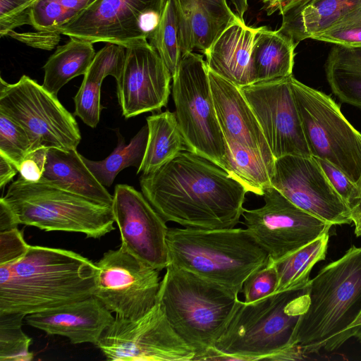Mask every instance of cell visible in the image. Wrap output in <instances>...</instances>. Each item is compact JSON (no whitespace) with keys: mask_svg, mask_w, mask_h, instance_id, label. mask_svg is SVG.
<instances>
[{"mask_svg":"<svg viewBox=\"0 0 361 361\" xmlns=\"http://www.w3.org/2000/svg\"><path fill=\"white\" fill-rule=\"evenodd\" d=\"M140 184L166 222L197 229L234 228L247 192L224 169L188 149L154 172L142 174Z\"/></svg>","mask_w":361,"mask_h":361,"instance_id":"cell-1","label":"cell"},{"mask_svg":"<svg viewBox=\"0 0 361 361\" xmlns=\"http://www.w3.org/2000/svg\"><path fill=\"white\" fill-rule=\"evenodd\" d=\"M97 266L71 250L30 245L0 265V314L25 315L93 295Z\"/></svg>","mask_w":361,"mask_h":361,"instance_id":"cell-2","label":"cell"},{"mask_svg":"<svg viewBox=\"0 0 361 361\" xmlns=\"http://www.w3.org/2000/svg\"><path fill=\"white\" fill-rule=\"evenodd\" d=\"M360 316L361 247L352 245L310 279L290 348H297L305 359L322 349L329 352L335 340Z\"/></svg>","mask_w":361,"mask_h":361,"instance_id":"cell-3","label":"cell"},{"mask_svg":"<svg viewBox=\"0 0 361 361\" xmlns=\"http://www.w3.org/2000/svg\"><path fill=\"white\" fill-rule=\"evenodd\" d=\"M305 300L306 288L240 300L207 360H299L290 340Z\"/></svg>","mask_w":361,"mask_h":361,"instance_id":"cell-4","label":"cell"},{"mask_svg":"<svg viewBox=\"0 0 361 361\" xmlns=\"http://www.w3.org/2000/svg\"><path fill=\"white\" fill-rule=\"evenodd\" d=\"M161 280L157 302L178 336L204 360L224 332L238 294L189 271L169 264Z\"/></svg>","mask_w":361,"mask_h":361,"instance_id":"cell-5","label":"cell"},{"mask_svg":"<svg viewBox=\"0 0 361 361\" xmlns=\"http://www.w3.org/2000/svg\"><path fill=\"white\" fill-rule=\"evenodd\" d=\"M169 264L238 294L245 279L269 258L247 228H169Z\"/></svg>","mask_w":361,"mask_h":361,"instance_id":"cell-6","label":"cell"},{"mask_svg":"<svg viewBox=\"0 0 361 361\" xmlns=\"http://www.w3.org/2000/svg\"><path fill=\"white\" fill-rule=\"evenodd\" d=\"M20 224L46 231L81 233L99 238L114 230L111 207L42 181L18 178L2 196Z\"/></svg>","mask_w":361,"mask_h":361,"instance_id":"cell-7","label":"cell"},{"mask_svg":"<svg viewBox=\"0 0 361 361\" xmlns=\"http://www.w3.org/2000/svg\"><path fill=\"white\" fill-rule=\"evenodd\" d=\"M176 116L187 149L229 171L227 144L212 97L208 68L202 56L183 55L172 77Z\"/></svg>","mask_w":361,"mask_h":361,"instance_id":"cell-8","label":"cell"},{"mask_svg":"<svg viewBox=\"0 0 361 361\" xmlns=\"http://www.w3.org/2000/svg\"><path fill=\"white\" fill-rule=\"evenodd\" d=\"M290 82L311 156L329 161L360 188L361 133L329 95L293 75Z\"/></svg>","mask_w":361,"mask_h":361,"instance_id":"cell-9","label":"cell"},{"mask_svg":"<svg viewBox=\"0 0 361 361\" xmlns=\"http://www.w3.org/2000/svg\"><path fill=\"white\" fill-rule=\"evenodd\" d=\"M0 111L18 123L39 148L77 149L81 135L76 120L57 96L29 76L11 84L0 78ZM30 151V152H31Z\"/></svg>","mask_w":361,"mask_h":361,"instance_id":"cell-10","label":"cell"},{"mask_svg":"<svg viewBox=\"0 0 361 361\" xmlns=\"http://www.w3.org/2000/svg\"><path fill=\"white\" fill-rule=\"evenodd\" d=\"M168 1L94 0L59 31L92 44L128 47L151 38Z\"/></svg>","mask_w":361,"mask_h":361,"instance_id":"cell-11","label":"cell"},{"mask_svg":"<svg viewBox=\"0 0 361 361\" xmlns=\"http://www.w3.org/2000/svg\"><path fill=\"white\" fill-rule=\"evenodd\" d=\"M97 345L106 359L112 361H190L195 355L157 302L138 319L116 316Z\"/></svg>","mask_w":361,"mask_h":361,"instance_id":"cell-12","label":"cell"},{"mask_svg":"<svg viewBox=\"0 0 361 361\" xmlns=\"http://www.w3.org/2000/svg\"><path fill=\"white\" fill-rule=\"evenodd\" d=\"M95 264L93 296L116 316L136 319L157 303L161 282L159 271L122 245L106 252Z\"/></svg>","mask_w":361,"mask_h":361,"instance_id":"cell-13","label":"cell"},{"mask_svg":"<svg viewBox=\"0 0 361 361\" xmlns=\"http://www.w3.org/2000/svg\"><path fill=\"white\" fill-rule=\"evenodd\" d=\"M262 196L264 204L244 209L242 216L246 228L274 262L329 233L333 226L300 209L273 186Z\"/></svg>","mask_w":361,"mask_h":361,"instance_id":"cell-14","label":"cell"},{"mask_svg":"<svg viewBox=\"0 0 361 361\" xmlns=\"http://www.w3.org/2000/svg\"><path fill=\"white\" fill-rule=\"evenodd\" d=\"M271 183L294 204L333 226L353 223L351 209L312 156L276 159Z\"/></svg>","mask_w":361,"mask_h":361,"instance_id":"cell-15","label":"cell"},{"mask_svg":"<svg viewBox=\"0 0 361 361\" xmlns=\"http://www.w3.org/2000/svg\"><path fill=\"white\" fill-rule=\"evenodd\" d=\"M290 76L240 87L275 159L286 155L311 156L290 87Z\"/></svg>","mask_w":361,"mask_h":361,"instance_id":"cell-16","label":"cell"},{"mask_svg":"<svg viewBox=\"0 0 361 361\" xmlns=\"http://www.w3.org/2000/svg\"><path fill=\"white\" fill-rule=\"evenodd\" d=\"M111 208L121 233V245L159 271L166 269L169 228L142 192L131 185L118 184Z\"/></svg>","mask_w":361,"mask_h":361,"instance_id":"cell-17","label":"cell"},{"mask_svg":"<svg viewBox=\"0 0 361 361\" xmlns=\"http://www.w3.org/2000/svg\"><path fill=\"white\" fill-rule=\"evenodd\" d=\"M171 74L156 49L142 41L126 47L117 95L123 116L130 118L166 106Z\"/></svg>","mask_w":361,"mask_h":361,"instance_id":"cell-18","label":"cell"},{"mask_svg":"<svg viewBox=\"0 0 361 361\" xmlns=\"http://www.w3.org/2000/svg\"><path fill=\"white\" fill-rule=\"evenodd\" d=\"M219 123L226 142L259 152L274 166L275 158L262 129L240 87L208 69Z\"/></svg>","mask_w":361,"mask_h":361,"instance_id":"cell-19","label":"cell"},{"mask_svg":"<svg viewBox=\"0 0 361 361\" xmlns=\"http://www.w3.org/2000/svg\"><path fill=\"white\" fill-rule=\"evenodd\" d=\"M115 317L94 296L25 316L30 326L68 338L73 344H97Z\"/></svg>","mask_w":361,"mask_h":361,"instance_id":"cell-20","label":"cell"},{"mask_svg":"<svg viewBox=\"0 0 361 361\" xmlns=\"http://www.w3.org/2000/svg\"><path fill=\"white\" fill-rule=\"evenodd\" d=\"M279 31L295 44L361 18V0H293L279 9Z\"/></svg>","mask_w":361,"mask_h":361,"instance_id":"cell-21","label":"cell"},{"mask_svg":"<svg viewBox=\"0 0 361 361\" xmlns=\"http://www.w3.org/2000/svg\"><path fill=\"white\" fill-rule=\"evenodd\" d=\"M175 6L183 55L194 49L203 54L239 17L226 0H171Z\"/></svg>","mask_w":361,"mask_h":361,"instance_id":"cell-22","label":"cell"},{"mask_svg":"<svg viewBox=\"0 0 361 361\" xmlns=\"http://www.w3.org/2000/svg\"><path fill=\"white\" fill-rule=\"evenodd\" d=\"M257 27L240 17L228 25L204 53L209 70L238 87L254 83L252 51Z\"/></svg>","mask_w":361,"mask_h":361,"instance_id":"cell-23","label":"cell"},{"mask_svg":"<svg viewBox=\"0 0 361 361\" xmlns=\"http://www.w3.org/2000/svg\"><path fill=\"white\" fill-rule=\"evenodd\" d=\"M40 181L111 207V195L96 178L77 149H48L45 170Z\"/></svg>","mask_w":361,"mask_h":361,"instance_id":"cell-24","label":"cell"},{"mask_svg":"<svg viewBox=\"0 0 361 361\" xmlns=\"http://www.w3.org/2000/svg\"><path fill=\"white\" fill-rule=\"evenodd\" d=\"M297 45L279 30L257 27L252 51L254 83L292 75Z\"/></svg>","mask_w":361,"mask_h":361,"instance_id":"cell-25","label":"cell"},{"mask_svg":"<svg viewBox=\"0 0 361 361\" xmlns=\"http://www.w3.org/2000/svg\"><path fill=\"white\" fill-rule=\"evenodd\" d=\"M148 137L137 173L148 174L187 149L175 112L169 110L147 117Z\"/></svg>","mask_w":361,"mask_h":361,"instance_id":"cell-26","label":"cell"},{"mask_svg":"<svg viewBox=\"0 0 361 361\" xmlns=\"http://www.w3.org/2000/svg\"><path fill=\"white\" fill-rule=\"evenodd\" d=\"M325 72L335 96L343 103L361 109V45H334Z\"/></svg>","mask_w":361,"mask_h":361,"instance_id":"cell-27","label":"cell"},{"mask_svg":"<svg viewBox=\"0 0 361 361\" xmlns=\"http://www.w3.org/2000/svg\"><path fill=\"white\" fill-rule=\"evenodd\" d=\"M69 38L67 43L58 47L43 66L42 85L56 95L71 80L85 75L97 53L92 43Z\"/></svg>","mask_w":361,"mask_h":361,"instance_id":"cell-28","label":"cell"},{"mask_svg":"<svg viewBox=\"0 0 361 361\" xmlns=\"http://www.w3.org/2000/svg\"><path fill=\"white\" fill-rule=\"evenodd\" d=\"M329 238V233H324L295 252L275 262L278 283L274 293L307 288L313 267L326 257Z\"/></svg>","mask_w":361,"mask_h":361,"instance_id":"cell-29","label":"cell"},{"mask_svg":"<svg viewBox=\"0 0 361 361\" xmlns=\"http://www.w3.org/2000/svg\"><path fill=\"white\" fill-rule=\"evenodd\" d=\"M118 143L114 150L101 161L90 160L82 156L84 162L99 182L105 187L111 186L116 176L123 169L129 166H140L148 137L147 126H145L126 144L124 137L118 131Z\"/></svg>","mask_w":361,"mask_h":361,"instance_id":"cell-30","label":"cell"},{"mask_svg":"<svg viewBox=\"0 0 361 361\" xmlns=\"http://www.w3.org/2000/svg\"><path fill=\"white\" fill-rule=\"evenodd\" d=\"M228 149V173L242 184L247 192L262 196L271 186L274 166L258 152L235 142H226Z\"/></svg>","mask_w":361,"mask_h":361,"instance_id":"cell-31","label":"cell"},{"mask_svg":"<svg viewBox=\"0 0 361 361\" xmlns=\"http://www.w3.org/2000/svg\"><path fill=\"white\" fill-rule=\"evenodd\" d=\"M149 41L173 77L177 71L183 53L177 13L171 0L168 1L162 18Z\"/></svg>","mask_w":361,"mask_h":361,"instance_id":"cell-32","label":"cell"},{"mask_svg":"<svg viewBox=\"0 0 361 361\" xmlns=\"http://www.w3.org/2000/svg\"><path fill=\"white\" fill-rule=\"evenodd\" d=\"M21 313L0 314V361H30L34 355L29 351L31 338L23 331Z\"/></svg>","mask_w":361,"mask_h":361,"instance_id":"cell-33","label":"cell"},{"mask_svg":"<svg viewBox=\"0 0 361 361\" xmlns=\"http://www.w3.org/2000/svg\"><path fill=\"white\" fill-rule=\"evenodd\" d=\"M31 151V142L25 130L13 119L0 111V154L18 169Z\"/></svg>","mask_w":361,"mask_h":361,"instance_id":"cell-34","label":"cell"},{"mask_svg":"<svg viewBox=\"0 0 361 361\" xmlns=\"http://www.w3.org/2000/svg\"><path fill=\"white\" fill-rule=\"evenodd\" d=\"M126 56V47L107 43L99 49L84 77L102 84L108 75L113 76L116 83L122 75Z\"/></svg>","mask_w":361,"mask_h":361,"instance_id":"cell-35","label":"cell"},{"mask_svg":"<svg viewBox=\"0 0 361 361\" xmlns=\"http://www.w3.org/2000/svg\"><path fill=\"white\" fill-rule=\"evenodd\" d=\"M77 15L56 0H37L30 11L31 25L36 30L59 31Z\"/></svg>","mask_w":361,"mask_h":361,"instance_id":"cell-36","label":"cell"},{"mask_svg":"<svg viewBox=\"0 0 361 361\" xmlns=\"http://www.w3.org/2000/svg\"><path fill=\"white\" fill-rule=\"evenodd\" d=\"M101 86V83L84 77L73 97V115L80 118L83 123L92 128L97 127L102 110L100 103Z\"/></svg>","mask_w":361,"mask_h":361,"instance_id":"cell-37","label":"cell"},{"mask_svg":"<svg viewBox=\"0 0 361 361\" xmlns=\"http://www.w3.org/2000/svg\"><path fill=\"white\" fill-rule=\"evenodd\" d=\"M277 283L276 263L269 257L244 281L241 290L244 302H253L274 293Z\"/></svg>","mask_w":361,"mask_h":361,"instance_id":"cell-38","label":"cell"},{"mask_svg":"<svg viewBox=\"0 0 361 361\" xmlns=\"http://www.w3.org/2000/svg\"><path fill=\"white\" fill-rule=\"evenodd\" d=\"M37 0H0V35L6 36L14 28L31 25L30 11Z\"/></svg>","mask_w":361,"mask_h":361,"instance_id":"cell-39","label":"cell"},{"mask_svg":"<svg viewBox=\"0 0 361 361\" xmlns=\"http://www.w3.org/2000/svg\"><path fill=\"white\" fill-rule=\"evenodd\" d=\"M315 159L335 190L349 206L351 211L354 210L361 201V189L359 185L350 180L343 172L329 161L318 158Z\"/></svg>","mask_w":361,"mask_h":361,"instance_id":"cell-40","label":"cell"},{"mask_svg":"<svg viewBox=\"0 0 361 361\" xmlns=\"http://www.w3.org/2000/svg\"><path fill=\"white\" fill-rule=\"evenodd\" d=\"M312 39L333 44L361 45V18L339 24Z\"/></svg>","mask_w":361,"mask_h":361,"instance_id":"cell-41","label":"cell"},{"mask_svg":"<svg viewBox=\"0 0 361 361\" xmlns=\"http://www.w3.org/2000/svg\"><path fill=\"white\" fill-rule=\"evenodd\" d=\"M29 247L18 228L0 232V265L18 260Z\"/></svg>","mask_w":361,"mask_h":361,"instance_id":"cell-42","label":"cell"},{"mask_svg":"<svg viewBox=\"0 0 361 361\" xmlns=\"http://www.w3.org/2000/svg\"><path fill=\"white\" fill-rule=\"evenodd\" d=\"M61 35L59 31L36 30L35 32H17L11 30L6 36L11 37L34 48L51 50L58 45Z\"/></svg>","mask_w":361,"mask_h":361,"instance_id":"cell-43","label":"cell"},{"mask_svg":"<svg viewBox=\"0 0 361 361\" xmlns=\"http://www.w3.org/2000/svg\"><path fill=\"white\" fill-rule=\"evenodd\" d=\"M48 149L39 148L30 152L18 168L20 176L28 181H39L45 170Z\"/></svg>","mask_w":361,"mask_h":361,"instance_id":"cell-44","label":"cell"},{"mask_svg":"<svg viewBox=\"0 0 361 361\" xmlns=\"http://www.w3.org/2000/svg\"><path fill=\"white\" fill-rule=\"evenodd\" d=\"M352 337H355L361 343V316L335 340L329 352L338 350Z\"/></svg>","mask_w":361,"mask_h":361,"instance_id":"cell-45","label":"cell"},{"mask_svg":"<svg viewBox=\"0 0 361 361\" xmlns=\"http://www.w3.org/2000/svg\"><path fill=\"white\" fill-rule=\"evenodd\" d=\"M20 224L13 211L1 197L0 199V232L18 228Z\"/></svg>","mask_w":361,"mask_h":361,"instance_id":"cell-46","label":"cell"},{"mask_svg":"<svg viewBox=\"0 0 361 361\" xmlns=\"http://www.w3.org/2000/svg\"><path fill=\"white\" fill-rule=\"evenodd\" d=\"M18 172V168L7 158L0 154V188L4 189Z\"/></svg>","mask_w":361,"mask_h":361,"instance_id":"cell-47","label":"cell"},{"mask_svg":"<svg viewBox=\"0 0 361 361\" xmlns=\"http://www.w3.org/2000/svg\"><path fill=\"white\" fill-rule=\"evenodd\" d=\"M293 0H262L265 5V10L268 15L279 10L281 6Z\"/></svg>","mask_w":361,"mask_h":361,"instance_id":"cell-48","label":"cell"},{"mask_svg":"<svg viewBox=\"0 0 361 361\" xmlns=\"http://www.w3.org/2000/svg\"><path fill=\"white\" fill-rule=\"evenodd\" d=\"M234 6L237 15L243 19L244 15L246 13L248 7L247 0H229Z\"/></svg>","mask_w":361,"mask_h":361,"instance_id":"cell-49","label":"cell"},{"mask_svg":"<svg viewBox=\"0 0 361 361\" xmlns=\"http://www.w3.org/2000/svg\"><path fill=\"white\" fill-rule=\"evenodd\" d=\"M360 189H361V185H360ZM361 216V201L358 206L352 211V219L353 220Z\"/></svg>","mask_w":361,"mask_h":361,"instance_id":"cell-50","label":"cell"},{"mask_svg":"<svg viewBox=\"0 0 361 361\" xmlns=\"http://www.w3.org/2000/svg\"><path fill=\"white\" fill-rule=\"evenodd\" d=\"M360 217H361V216H360ZM358 218H359V217H358Z\"/></svg>","mask_w":361,"mask_h":361,"instance_id":"cell-51","label":"cell"}]
</instances>
